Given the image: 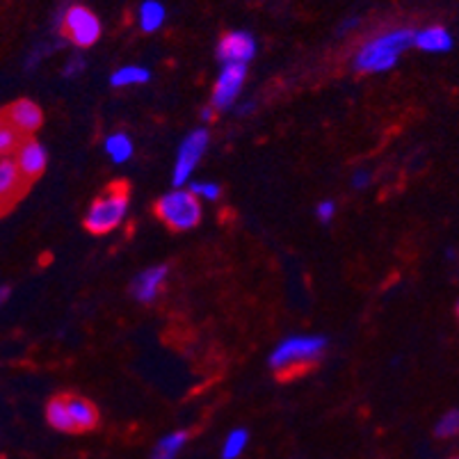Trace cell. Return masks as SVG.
I'll list each match as a JSON object with an SVG mask.
<instances>
[{"instance_id": "obj_10", "label": "cell", "mask_w": 459, "mask_h": 459, "mask_svg": "<svg viewBox=\"0 0 459 459\" xmlns=\"http://www.w3.org/2000/svg\"><path fill=\"white\" fill-rule=\"evenodd\" d=\"M17 167L23 179H37L42 176L46 165H49V152L46 146L37 140H26L17 149Z\"/></svg>"}, {"instance_id": "obj_7", "label": "cell", "mask_w": 459, "mask_h": 459, "mask_svg": "<svg viewBox=\"0 0 459 459\" xmlns=\"http://www.w3.org/2000/svg\"><path fill=\"white\" fill-rule=\"evenodd\" d=\"M247 81V65H224L217 76L211 94V105L215 113L236 108L238 97L243 94V85Z\"/></svg>"}, {"instance_id": "obj_8", "label": "cell", "mask_w": 459, "mask_h": 459, "mask_svg": "<svg viewBox=\"0 0 459 459\" xmlns=\"http://www.w3.org/2000/svg\"><path fill=\"white\" fill-rule=\"evenodd\" d=\"M256 55V39L247 30H231L217 43L222 65H249Z\"/></svg>"}, {"instance_id": "obj_3", "label": "cell", "mask_w": 459, "mask_h": 459, "mask_svg": "<svg viewBox=\"0 0 459 459\" xmlns=\"http://www.w3.org/2000/svg\"><path fill=\"white\" fill-rule=\"evenodd\" d=\"M130 208V192L124 183L110 185L85 215V229L94 236H105L124 224Z\"/></svg>"}, {"instance_id": "obj_4", "label": "cell", "mask_w": 459, "mask_h": 459, "mask_svg": "<svg viewBox=\"0 0 459 459\" xmlns=\"http://www.w3.org/2000/svg\"><path fill=\"white\" fill-rule=\"evenodd\" d=\"M156 215L172 231H190L201 222L204 208H201V201L188 188H174L172 192L162 195L156 201Z\"/></svg>"}, {"instance_id": "obj_20", "label": "cell", "mask_w": 459, "mask_h": 459, "mask_svg": "<svg viewBox=\"0 0 459 459\" xmlns=\"http://www.w3.org/2000/svg\"><path fill=\"white\" fill-rule=\"evenodd\" d=\"M247 443H249V432L247 430H243V427L229 432V437L224 439V446H222V459H238L240 455L247 450Z\"/></svg>"}, {"instance_id": "obj_14", "label": "cell", "mask_w": 459, "mask_h": 459, "mask_svg": "<svg viewBox=\"0 0 459 459\" xmlns=\"http://www.w3.org/2000/svg\"><path fill=\"white\" fill-rule=\"evenodd\" d=\"M23 181L26 179L19 172L17 162L12 160L10 156L0 158V208L10 204L19 195Z\"/></svg>"}, {"instance_id": "obj_5", "label": "cell", "mask_w": 459, "mask_h": 459, "mask_svg": "<svg viewBox=\"0 0 459 459\" xmlns=\"http://www.w3.org/2000/svg\"><path fill=\"white\" fill-rule=\"evenodd\" d=\"M208 142H211V133L206 128H195L181 142L179 152H176V160H174V188H185L192 181V174L199 167L201 158H204L206 149H208Z\"/></svg>"}, {"instance_id": "obj_18", "label": "cell", "mask_w": 459, "mask_h": 459, "mask_svg": "<svg viewBox=\"0 0 459 459\" xmlns=\"http://www.w3.org/2000/svg\"><path fill=\"white\" fill-rule=\"evenodd\" d=\"M185 443H188V432H185V430L165 434V437L156 443L152 459H176L181 455V450H183Z\"/></svg>"}, {"instance_id": "obj_17", "label": "cell", "mask_w": 459, "mask_h": 459, "mask_svg": "<svg viewBox=\"0 0 459 459\" xmlns=\"http://www.w3.org/2000/svg\"><path fill=\"white\" fill-rule=\"evenodd\" d=\"M152 81V71L142 65H126L120 66L117 71H113L110 76V85L113 87H136V85H146Z\"/></svg>"}, {"instance_id": "obj_16", "label": "cell", "mask_w": 459, "mask_h": 459, "mask_svg": "<svg viewBox=\"0 0 459 459\" xmlns=\"http://www.w3.org/2000/svg\"><path fill=\"white\" fill-rule=\"evenodd\" d=\"M103 149H105V153H108L114 165H124L136 153V144H133L130 136H126L121 130L120 133H110L105 142H103Z\"/></svg>"}, {"instance_id": "obj_11", "label": "cell", "mask_w": 459, "mask_h": 459, "mask_svg": "<svg viewBox=\"0 0 459 459\" xmlns=\"http://www.w3.org/2000/svg\"><path fill=\"white\" fill-rule=\"evenodd\" d=\"M7 124L14 126L23 136H33L35 130L42 128L43 113L37 103L30 101V98H19L7 110Z\"/></svg>"}, {"instance_id": "obj_19", "label": "cell", "mask_w": 459, "mask_h": 459, "mask_svg": "<svg viewBox=\"0 0 459 459\" xmlns=\"http://www.w3.org/2000/svg\"><path fill=\"white\" fill-rule=\"evenodd\" d=\"M46 421H49V425L53 427V430H58V432H74L62 395L53 398L49 405H46Z\"/></svg>"}, {"instance_id": "obj_15", "label": "cell", "mask_w": 459, "mask_h": 459, "mask_svg": "<svg viewBox=\"0 0 459 459\" xmlns=\"http://www.w3.org/2000/svg\"><path fill=\"white\" fill-rule=\"evenodd\" d=\"M165 19H167V10L160 0H142L140 7H137V26H140L142 33L160 30L165 26Z\"/></svg>"}, {"instance_id": "obj_9", "label": "cell", "mask_w": 459, "mask_h": 459, "mask_svg": "<svg viewBox=\"0 0 459 459\" xmlns=\"http://www.w3.org/2000/svg\"><path fill=\"white\" fill-rule=\"evenodd\" d=\"M169 276L167 265H153V268H146L140 275L133 279V286H130V295L142 304H152L153 300L160 295L162 286Z\"/></svg>"}, {"instance_id": "obj_27", "label": "cell", "mask_w": 459, "mask_h": 459, "mask_svg": "<svg viewBox=\"0 0 459 459\" xmlns=\"http://www.w3.org/2000/svg\"><path fill=\"white\" fill-rule=\"evenodd\" d=\"M199 117L201 121H211L213 117H215V108H213V105H206V108L199 113Z\"/></svg>"}, {"instance_id": "obj_2", "label": "cell", "mask_w": 459, "mask_h": 459, "mask_svg": "<svg viewBox=\"0 0 459 459\" xmlns=\"http://www.w3.org/2000/svg\"><path fill=\"white\" fill-rule=\"evenodd\" d=\"M327 350V338L324 336L315 334H300V336H288L279 343V346L272 350L270 354V368L275 373L292 375L304 368L314 366L315 362H320V357Z\"/></svg>"}, {"instance_id": "obj_24", "label": "cell", "mask_w": 459, "mask_h": 459, "mask_svg": "<svg viewBox=\"0 0 459 459\" xmlns=\"http://www.w3.org/2000/svg\"><path fill=\"white\" fill-rule=\"evenodd\" d=\"M82 71H85V58L82 55H74V58H69V62L65 65V78H69V81H74V78L82 76Z\"/></svg>"}, {"instance_id": "obj_21", "label": "cell", "mask_w": 459, "mask_h": 459, "mask_svg": "<svg viewBox=\"0 0 459 459\" xmlns=\"http://www.w3.org/2000/svg\"><path fill=\"white\" fill-rule=\"evenodd\" d=\"M21 144V133L7 121H0V158L14 153Z\"/></svg>"}, {"instance_id": "obj_25", "label": "cell", "mask_w": 459, "mask_h": 459, "mask_svg": "<svg viewBox=\"0 0 459 459\" xmlns=\"http://www.w3.org/2000/svg\"><path fill=\"white\" fill-rule=\"evenodd\" d=\"M315 215H318L320 222L330 224L336 217V204L331 199H323L318 206H315Z\"/></svg>"}, {"instance_id": "obj_30", "label": "cell", "mask_w": 459, "mask_h": 459, "mask_svg": "<svg viewBox=\"0 0 459 459\" xmlns=\"http://www.w3.org/2000/svg\"><path fill=\"white\" fill-rule=\"evenodd\" d=\"M453 459H455V457H453Z\"/></svg>"}, {"instance_id": "obj_23", "label": "cell", "mask_w": 459, "mask_h": 459, "mask_svg": "<svg viewBox=\"0 0 459 459\" xmlns=\"http://www.w3.org/2000/svg\"><path fill=\"white\" fill-rule=\"evenodd\" d=\"M434 432H437V437H441V439L455 437V434L459 432V414H457V409L446 411V414H443V416L437 421V425H434Z\"/></svg>"}, {"instance_id": "obj_29", "label": "cell", "mask_w": 459, "mask_h": 459, "mask_svg": "<svg viewBox=\"0 0 459 459\" xmlns=\"http://www.w3.org/2000/svg\"><path fill=\"white\" fill-rule=\"evenodd\" d=\"M354 26H359V19H352V21L343 23V26H340V33H350V27Z\"/></svg>"}, {"instance_id": "obj_22", "label": "cell", "mask_w": 459, "mask_h": 459, "mask_svg": "<svg viewBox=\"0 0 459 459\" xmlns=\"http://www.w3.org/2000/svg\"><path fill=\"white\" fill-rule=\"evenodd\" d=\"M188 190L199 201L201 199L217 201V199H220V195H222V188L217 183H213V181H190Z\"/></svg>"}, {"instance_id": "obj_13", "label": "cell", "mask_w": 459, "mask_h": 459, "mask_svg": "<svg viewBox=\"0 0 459 459\" xmlns=\"http://www.w3.org/2000/svg\"><path fill=\"white\" fill-rule=\"evenodd\" d=\"M62 400H65L66 414H69L71 430L74 432H89V430L97 427L98 411L89 400L81 398V395H62Z\"/></svg>"}, {"instance_id": "obj_6", "label": "cell", "mask_w": 459, "mask_h": 459, "mask_svg": "<svg viewBox=\"0 0 459 459\" xmlns=\"http://www.w3.org/2000/svg\"><path fill=\"white\" fill-rule=\"evenodd\" d=\"M60 26L62 33L66 35V39H69L74 46H78V49H92L94 43L101 39L103 33L101 21H98L97 14L82 5H71L69 10L62 14Z\"/></svg>"}, {"instance_id": "obj_12", "label": "cell", "mask_w": 459, "mask_h": 459, "mask_svg": "<svg viewBox=\"0 0 459 459\" xmlns=\"http://www.w3.org/2000/svg\"><path fill=\"white\" fill-rule=\"evenodd\" d=\"M411 46H416V49L423 51V53H432V55L448 53V51H453L455 46V37L448 27L427 26L414 33V37H411Z\"/></svg>"}, {"instance_id": "obj_1", "label": "cell", "mask_w": 459, "mask_h": 459, "mask_svg": "<svg viewBox=\"0 0 459 459\" xmlns=\"http://www.w3.org/2000/svg\"><path fill=\"white\" fill-rule=\"evenodd\" d=\"M411 37H414V33L409 27H393V30H386L377 37L368 39L359 49V53L354 55V69L362 71V74L391 71L398 65L402 53L411 46Z\"/></svg>"}, {"instance_id": "obj_26", "label": "cell", "mask_w": 459, "mask_h": 459, "mask_svg": "<svg viewBox=\"0 0 459 459\" xmlns=\"http://www.w3.org/2000/svg\"><path fill=\"white\" fill-rule=\"evenodd\" d=\"M370 172H366V169H359V172H354V176H352V188L357 190H366L368 185H370Z\"/></svg>"}, {"instance_id": "obj_28", "label": "cell", "mask_w": 459, "mask_h": 459, "mask_svg": "<svg viewBox=\"0 0 459 459\" xmlns=\"http://www.w3.org/2000/svg\"><path fill=\"white\" fill-rule=\"evenodd\" d=\"M10 298H12V288L0 286V308H3V304H7V300Z\"/></svg>"}]
</instances>
